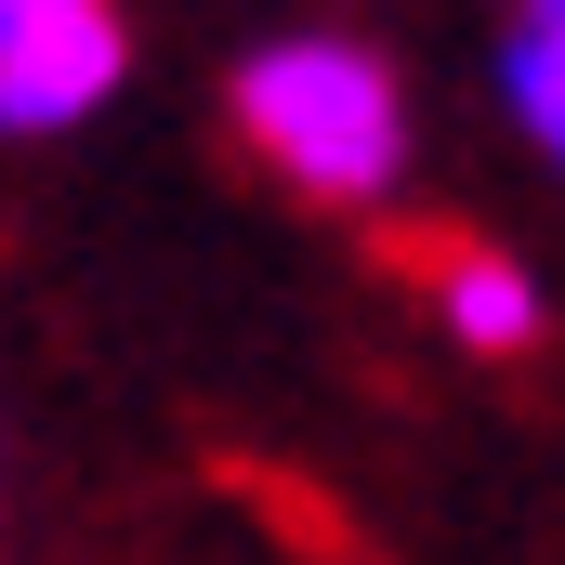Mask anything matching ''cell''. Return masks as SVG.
Instances as JSON below:
<instances>
[{"label":"cell","mask_w":565,"mask_h":565,"mask_svg":"<svg viewBox=\"0 0 565 565\" xmlns=\"http://www.w3.org/2000/svg\"><path fill=\"white\" fill-rule=\"evenodd\" d=\"M132 79V26L106 0H0V132L66 145L93 132Z\"/></svg>","instance_id":"cell-2"},{"label":"cell","mask_w":565,"mask_h":565,"mask_svg":"<svg viewBox=\"0 0 565 565\" xmlns=\"http://www.w3.org/2000/svg\"><path fill=\"white\" fill-rule=\"evenodd\" d=\"M422 302H434V329H447L460 355H526V342L553 329L540 264H526V250H500V237H434Z\"/></svg>","instance_id":"cell-3"},{"label":"cell","mask_w":565,"mask_h":565,"mask_svg":"<svg viewBox=\"0 0 565 565\" xmlns=\"http://www.w3.org/2000/svg\"><path fill=\"white\" fill-rule=\"evenodd\" d=\"M487 93H500V119L565 171V0L500 13V40H487Z\"/></svg>","instance_id":"cell-4"},{"label":"cell","mask_w":565,"mask_h":565,"mask_svg":"<svg viewBox=\"0 0 565 565\" xmlns=\"http://www.w3.org/2000/svg\"><path fill=\"white\" fill-rule=\"evenodd\" d=\"M224 119L237 145L277 171L289 198H316V211H382L395 184H408V79H395V53L382 40H342V26H277V40H250L237 66H224Z\"/></svg>","instance_id":"cell-1"}]
</instances>
